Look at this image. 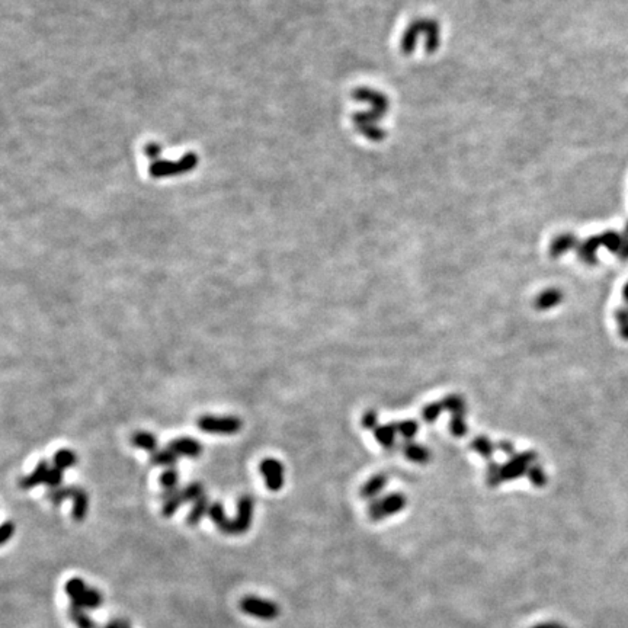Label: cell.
Instances as JSON below:
<instances>
[{
	"label": "cell",
	"instance_id": "1",
	"mask_svg": "<svg viewBox=\"0 0 628 628\" xmlns=\"http://www.w3.org/2000/svg\"><path fill=\"white\" fill-rule=\"evenodd\" d=\"M210 518L217 525L220 531L229 535L243 534L251 528L252 517H253V498L246 495L239 499L237 503V517L234 520H229L224 513V508L221 503H211L208 510Z\"/></svg>",
	"mask_w": 628,
	"mask_h": 628
},
{
	"label": "cell",
	"instance_id": "2",
	"mask_svg": "<svg viewBox=\"0 0 628 628\" xmlns=\"http://www.w3.org/2000/svg\"><path fill=\"white\" fill-rule=\"evenodd\" d=\"M204 486L201 483H191L189 486L184 487L179 490L177 487L175 489H163V508H162V515L165 518H170L172 515H175V512L181 508L184 503L191 502V501H196L198 498H201L204 495Z\"/></svg>",
	"mask_w": 628,
	"mask_h": 628
},
{
	"label": "cell",
	"instance_id": "3",
	"mask_svg": "<svg viewBox=\"0 0 628 628\" xmlns=\"http://www.w3.org/2000/svg\"><path fill=\"white\" fill-rule=\"evenodd\" d=\"M201 431L217 435H233L241 429V420L234 416H203L198 419Z\"/></svg>",
	"mask_w": 628,
	"mask_h": 628
},
{
	"label": "cell",
	"instance_id": "4",
	"mask_svg": "<svg viewBox=\"0 0 628 628\" xmlns=\"http://www.w3.org/2000/svg\"><path fill=\"white\" fill-rule=\"evenodd\" d=\"M240 610L260 620H275L280 614V607L272 602L256 596H248L240 601Z\"/></svg>",
	"mask_w": 628,
	"mask_h": 628
},
{
	"label": "cell",
	"instance_id": "5",
	"mask_svg": "<svg viewBox=\"0 0 628 628\" xmlns=\"http://www.w3.org/2000/svg\"><path fill=\"white\" fill-rule=\"evenodd\" d=\"M405 505H406V499L401 495H390L384 499L372 502V505L368 509V513L374 521H378V520L387 518V517H390V515L400 512L403 508H405Z\"/></svg>",
	"mask_w": 628,
	"mask_h": 628
},
{
	"label": "cell",
	"instance_id": "6",
	"mask_svg": "<svg viewBox=\"0 0 628 628\" xmlns=\"http://www.w3.org/2000/svg\"><path fill=\"white\" fill-rule=\"evenodd\" d=\"M260 473L265 479V484L269 490L278 491L284 486V467L282 463L274 458H268L260 463Z\"/></svg>",
	"mask_w": 628,
	"mask_h": 628
},
{
	"label": "cell",
	"instance_id": "7",
	"mask_svg": "<svg viewBox=\"0 0 628 628\" xmlns=\"http://www.w3.org/2000/svg\"><path fill=\"white\" fill-rule=\"evenodd\" d=\"M169 450H172L177 457L184 456L196 458L199 457L201 453H203V446H201V444L194 438H177L170 441Z\"/></svg>",
	"mask_w": 628,
	"mask_h": 628
},
{
	"label": "cell",
	"instance_id": "8",
	"mask_svg": "<svg viewBox=\"0 0 628 628\" xmlns=\"http://www.w3.org/2000/svg\"><path fill=\"white\" fill-rule=\"evenodd\" d=\"M49 471H50L49 464L46 461H41L30 476L20 479L19 487L24 489V490H30V489H32V487H35L38 484L46 483Z\"/></svg>",
	"mask_w": 628,
	"mask_h": 628
},
{
	"label": "cell",
	"instance_id": "9",
	"mask_svg": "<svg viewBox=\"0 0 628 628\" xmlns=\"http://www.w3.org/2000/svg\"><path fill=\"white\" fill-rule=\"evenodd\" d=\"M102 603V595L95 588H86V591L75 601H72V605L79 607L82 610H96Z\"/></svg>",
	"mask_w": 628,
	"mask_h": 628
},
{
	"label": "cell",
	"instance_id": "10",
	"mask_svg": "<svg viewBox=\"0 0 628 628\" xmlns=\"http://www.w3.org/2000/svg\"><path fill=\"white\" fill-rule=\"evenodd\" d=\"M89 508V496L87 493L82 487H76L73 495V518L75 521L80 522L86 518Z\"/></svg>",
	"mask_w": 628,
	"mask_h": 628
},
{
	"label": "cell",
	"instance_id": "11",
	"mask_svg": "<svg viewBox=\"0 0 628 628\" xmlns=\"http://www.w3.org/2000/svg\"><path fill=\"white\" fill-rule=\"evenodd\" d=\"M210 506H211V505H210V499H208V496L204 493L203 496L198 498V499L195 501V505H194L191 513L188 515L187 522H188L191 527L198 525V522L204 518V515L208 513Z\"/></svg>",
	"mask_w": 628,
	"mask_h": 628
},
{
	"label": "cell",
	"instance_id": "12",
	"mask_svg": "<svg viewBox=\"0 0 628 628\" xmlns=\"http://www.w3.org/2000/svg\"><path fill=\"white\" fill-rule=\"evenodd\" d=\"M131 442H132L134 446L142 448V450L151 451V453L157 451V450H156V448H157V439H156L154 435H151V434H149V432H137V434H134L132 438H131Z\"/></svg>",
	"mask_w": 628,
	"mask_h": 628
},
{
	"label": "cell",
	"instance_id": "13",
	"mask_svg": "<svg viewBox=\"0 0 628 628\" xmlns=\"http://www.w3.org/2000/svg\"><path fill=\"white\" fill-rule=\"evenodd\" d=\"M150 461L154 465H161V467H169V468H175L176 463H177V456L172 451V450H162V451H154L150 456Z\"/></svg>",
	"mask_w": 628,
	"mask_h": 628
},
{
	"label": "cell",
	"instance_id": "14",
	"mask_svg": "<svg viewBox=\"0 0 628 628\" xmlns=\"http://www.w3.org/2000/svg\"><path fill=\"white\" fill-rule=\"evenodd\" d=\"M75 490H76V486H72V487L70 486H67V487H54V489L49 490L47 498L54 505H60L63 501L69 499V498H73Z\"/></svg>",
	"mask_w": 628,
	"mask_h": 628
},
{
	"label": "cell",
	"instance_id": "15",
	"mask_svg": "<svg viewBox=\"0 0 628 628\" xmlns=\"http://www.w3.org/2000/svg\"><path fill=\"white\" fill-rule=\"evenodd\" d=\"M69 615H70L72 621H73L79 628H96V624L84 614V611H83L82 608L75 607V605H70Z\"/></svg>",
	"mask_w": 628,
	"mask_h": 628
},
{
	"label": "cell",
	"instance_id": "16",
	"mask_svg": "<svg viewBox=\"0 0 628 628\" xmlns=\"http://www.w3.org/2000/svg\"><path fill=\"white\" fill-rule=\"evenodd\" d=\"M77 463V457L73 451L70 450H61L54 456V465L61 468L63 471L65 468H70Z\"/></svg>",
	"mask_w": 628,
	"mask_h": 628
},
{
	"label": "cell",
	"instance_id": "17",
	"mask_svg": "<svg viewBox=\"0 0 628 628\" xmlns=\"http://www.w3.org/2000/svg\"><path fill=\"white\" fill-rule=\"evenodd\" d=\"M84 591H86V585L80 577H73L65 583V594L69 595V598L72 601L77 599Z\"/></svg>",
	"mask_w": 628,
	"mask_h": 628
},
{
	"label": "cell",
	"instance_id": "18",
	"mask_svg": "<svg viewBox=\"0 0 628 628\" xmlns=\"http://www.w3.org/2000/svg\"><path fill=\"white\" fill-rule=\"evenodd\" d=\"M384 484H386V479L384 477H374L363 489V496L368 498V499L377 496L378 493H379V490L384 487Z\"/></svg>",
	"mask_w": 628,
	"mask_h": 628
},
{
	"label": "cell",
	"instance_id": "19",
	"mask_svg": "<svg viewBox=\"0 0 628 628\" xmlns=\"http://www.w3.org/2000/svg\"><path fill=\"white\" fill-rule=\"evenodd\" d=\"M558 300H560V294L557 293V291H546V293H543L540 296V299H538L536 306L540 308H548V307L557 304Z\"/></svg>",
	"mask_w": 628,
	"mask_h": 628
},
{
	"label": "cell",
	"instance_id": "20",
	"mask_svg": "<svg viewBox=\"0 0 628 628\" xmlns=\"http://www.w3.org/2000/svg\"><path fill=\"white\" fill-rule=\"evenodd\" d=\"M179 482V473L175 468H168L161 477V483L165 489H175Z\"/></svg>",
	"mask_w": 628,
	"mask_h": 628
},
{
	"label": "cell",
	"instance_id": "21",
	"mask_svg": "<svg viewBox=\"0 0 628 628\" xmlns=\"http://www.w3.org/2000/svg\"><path fill=\"white\" fill-rule=\"evenodd\" d=\"M61 482H63V470L54 465V467L50 468V471H49L46 484H47L50 489H54V487H60Z\"/></svg>",
	"mask_w": 628,
	"mask_h": 628
},
{
	"label": "cell",
	"instance_id": "22",
	"mask_svg": "<svg viewBox=\"0 0 628 628\" xmlns=\"http://www.w3.org/2000/svg\"><path fill=\"white\" fill-rule=\"evenodd\" d=\"M406 456L413 461H425L428 458V453H426L425 448L419 445H410L406 450Z\"/></svg>",
	"mask_w": 628,
	"mask_h": 628
},
{
	"label": "cell",
	"instance_id": "23",
	"mask_svg": "<svg viewBox=\"0 0 628 628\" xmlns=\"http://www.w3.org/2000/svg\"><path fill=\"white\" fill-rule=\"evenodd\" d=\"M473 446L476 448V450H477L482 456H484V457H489V456L491 454V451H493L491 444H490L487 439H484V438H479V439H476L475 444H473Z\"/></svg>",
	"mask_w": 628,
	"mask_h": 628
},
{
	"label": "cell",
	"instance_id": "24",
	"mask_svg": "<svg viewBox=\"0 0 628 628\" xmlns=\"http://www.w3.org/2000/svg\"><path fill=\"white\" fill-rule=\"evenodd\" d=\"M13 532H15V524L13 522H11V521H6L4 525H2V529H0V543L2 544H6L11 538L13 536Z\"/></svg>",
	"mask_w": 628,
	"mask_h": 628
},
{
	"label": "cell",
	"instance_id": "25",
	"mask_svg": "<svg viewBox=\"0 0 628 628\" xmlns=\"http://www.w3.org/2000/svg\"><path fill=\"white\" fill-rule=\"evenodd\" d=\"M375 435H377V438H378V441L381 444L390 445L391 439H393V435H394V431H391V428H379V429H377Z\"/></svg>",
	"mask_w": 628,
	"mask_h": 628
},
{
	"label": "cell",
	"instance_id": "26",
	"mask_svg": "<svg viewBox=\"0 0 628 628\" xmlns=\"http://www.w3.org/2000/svg\"><path fill=\"white\" fill-rule=\"evenodd\" d=\"M445 405L448 406L446 409H451L453 412H454V415H458L460 412H461V409H463V401H461V398L460 397H448L446 400H445Z\"/></svg>",
	"mask_w": 628,
	"mask_h": 628
},
{
	"label": "cell",
	"instance_id": "27",
	"mask_svg": "<svg viewBox=\"0 0 628 628\" xmlns=\"http://www.w3.org/2000/svg\"><path fill=\"white\" fill-rule=\"evenodd\" d=\"M400 431H401V434L405 435V437L412 438V437L416 434V423H415V422H405V423H400Z\"/></svg>",
	"mask_w": 628,
	"mask_h": 628
},
{
	"label": "cell",
	"instance_id": "28",
	"mask_svg": "<svg viewBox=\"0 0 628 628\" xmlns=\"http://www.w3.org/2000/svg\"><path fill=\"white\" fill-rule=\"evenodd\" d=\"M531 482L536 486H543L546 483V476L540 468H535L531 471Z\"/></svg>",
	"mask_w": 628,
	"mask_h": 628
},
{
	"label": "cell",
	"instance_id": "29",
	"mask_svg": "<svg viewBox=\"0 0 628 628\" xmlns=\"http://www.w3.org/2000/svg\"><path fill=\"white\" fill-rule=\"evenodd\" d=\"M454 417H456V419L453 420L451 429H453V432H454L456 435H463L464 431H465V425H464L463 419H461L458 415H454Z\"/></svg>",
	"mask_w": 628,
	"mask_h": 628
},
{
	"label": "cell",
	"instance_id": "30",
	"mask_svg": "<svg viewBox=\"0 0 628 628\" xmlns=\"http://www.w3.org/2000/svg\"><path fill=\"white\" fill-rule=\"evenodd\" d=\"M439 412H441V408H438V406H428L425 409V412H423V415H425V419L426 420H435V417L439 415Z\"/></svg>",
	"mask_w": 628,
	"mask_h": 628
},
{
	"label": "cell",
	"instance_id": "31",
	"mask_svg": "<svg viewBox=\"0 0 628 628\" xmlns=\"http://www.w3.org/2000/svg\"><path fill=\"white\" fill-rule=\"evenodd\" d=\"M127 624H128V621H125V620H114V621H111L108 625H105L103 628H123Z\"/></svg>",
	"mask_w": 628,
	"mask_h": 628
},
{
	"label": "cell",
	"instance_id": "32",
	"mask_svg": "<svg viewBox=\"0 0 628 628\" xmlns=\"http://www.w3.org/2000/svg\"><path fill=\"white\" fill-rule=\"evenodd\" d=\"M562 627H563L562 624H557V622H541V624H536L531 628H562Z\"/></svg>",
	"mask_w": 628,
	"mask_h": 628
},
{
	"label": "cell",
	"instance_id": "33",
	"mask_svg": "<svg viewBox=\"0 0 628 628\" xmlns=\"http://www.w3.org/2000/svg\"><path fill=\"white\" fill-rule=\"evenodd\" d=\"M364 419H365L364 423H365V426H368V428H372V426H374L375 422H377V416H375V413H368Z\"/></svg>",
	"mask_w": 628,
	"mask_h": 628
},
{
	"label": "cell",
	"instance_id": "34",
	"mask_svg": "<svg viewBox=\"0 0 628 628\" xmlns=\"http://www.w3.org/2000/svg\"><path fill=\"white\" fill-rule=\"evenodd\" d=\"M123 628H130V622H128V624H127V625H124V627H123Z\"/></svg>",
	"mask_w": 628,
	"mask_h": 628
},
{
	"label": "cell",
	"instance_id": "35",
	"mask_svg": "<svg viewBox=\"0 0 628 628\" xmlns=\"http://www.w3.org/2000/svg\"><path fill=\"white\" fill-rule=\"evenodd\" d=\"M562 628H567V627H565V625H563V627H562Z\"/></svg>",
	"mask_w": 628,
	"mask_h": 628
}]
</instances>
